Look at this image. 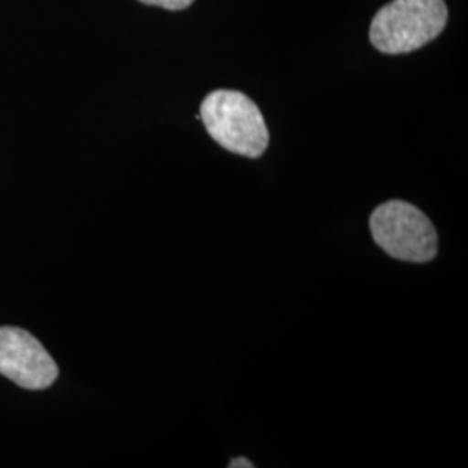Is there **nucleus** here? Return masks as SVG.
Instances as JSON below:
<instances>
[{
	"label": "nucleus",
	"mask_w": 468,
	"mask_h": 468,
	"mask_svg": "<svg viewBox=\"0 0 468 468\" xmlns=\"http://www.w3.org/2000/svg\"><path fill=\"white\" fill-rule=\"evenodd\" d=\"M369 229L375 243L392 259L425 264L437 255L434 224L408 201L390 200L375 208Z\"/></svg>",
	"instance_id": "obj_3"
},
{
	"label": "nucleus",
	"mask_w": 468,
	"mask_h": 468,
	"mask_svg": "<svg viewBox=\"0 0 468 468\" xmlns=\"http://www.w3.org/2000/svg\"><path fill=\"white\" fill-rule=\"evenodd\" d=\"M253 468V463L251 462H249V460H245V458H236V460H233L231 463H229V468Z\"/></svg>",
	"instance_id": "obj_6"
},
{
	"label": "nucleus",
	"mask_w": 468,
	"mask_h": 468,
	"mask_svg": "<svg viewBox=\"0 0 468 468\" xmlns=\"http://www.w3.org/2000/svg\"><path fill=\"white\" fill-rule=\"evenodd\" d=\"M0 375L23 388L42 390L56 382L59 369L34 335L15 326H2Z\"/></svg>",
	"instance_id": "obj_4"
},
{
	"label": "nucleus",
	"mask_w": 468,
	"mask_h": 468,
	"mask_svg": "<svg viewBox=\"0 0 468 468\" xmlns=\"http://www.w3.org/2000/svg\"><path fill=\"white\" fill-rule=\"evenodd\" d=\"M146 5H156V7H164L168 11H183L186 7H189L193 4V0H139Z\"/></svg>",
	"instance_id": "obj_5"
},
{
	"label": "nucleus",
	"mask_w": 468,
	"mask_h": 468,
	"mask_svg": "<svg viewBox=\"0 0 468 468\" xmlns=\"http://www.w3.org/2000/svg\"><path fill=\"white\" fill-rule=\"evenodd\" d=\"M200 118L210 137L234 154L259 158L269 146L266 120L259 106L238 90H214L201 102Z\"/></svg>",
	"instance_id": "obj_1"
},
{
	"label": "nucleus",
	"mask_w": 468,
	"mask_h": 468,
	"mask_svg": "<svg viewBox=\"0 0 468 468\" xmlns=\"http://www.w3.org/2000/svg\"><path fill=\"white\" fill-rule=\"evenodd\" d=\"M446 23L444 0H392L373 17L369 40L385 54H406L432 42Z\"/></svg>",
	"instance_id": "obj_2"
}]
</instances>
